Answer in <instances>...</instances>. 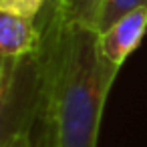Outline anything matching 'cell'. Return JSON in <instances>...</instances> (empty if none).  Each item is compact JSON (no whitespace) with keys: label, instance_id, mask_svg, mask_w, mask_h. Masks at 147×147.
<instances>
[{"label":"cell","instance_id":"obj_8","mask_svg":"<svg viewBox=\"0 0 147 147\" xmlns=\"http://www.w3.org/2000/svg\"><path fill=\"white\" fill-rule=\"evenodd\" d=\"M47 0H0V12H10L26 18H38Z\"/></svg>","mask_w":147,"mask_h":147},{"label":"cell","instance_id":"obj_9","mask_svg":"<svg viewBox=\"0 0 147 147\" xmlns=\"http://www.w3.org/2000/svg\"><path fill=\"white\" fill-rule=\"evenodd\" d=\"M0 147H36V145L32 143L30 131H24V133H14V135L2 139Z\"/></svg>","mask_w":147,"mask_h":147},{"label":"cell","instance_id":"obj_3","mask_svg":"<svg viewBox=\"0 0 147 147\" xmlns=\"http://www.w3.org/2000/svg\"><path fill=\"white\" fill-rule=\"evenodd\" d=\"M147 32V8H137L121 16L111 28L99 32L103 55L117 67H121L127 57L141 45Z\"/></svg>","mask_w":147,"mask_h":147},{"label":"cell","instance_id":"obj_5","mask_svg":"<svg viewBox=\"0 0 147 147\" xmlns=\"http://www.w3.org/2000/svg\"><path fill=\"white\" fill-rule=\"evenodd\" d=\"M101 4H103V0H65L63 22L65 24H85V26L95 28Z\"/></svg>","mask_w":147,"mask_h":147},{"label":"cell","instance_id":"obj_4","mask_svg":"<svg viewBox=\"0 0 147 147\" xmlns=\"http://www.w3.org/2000/svg\"><path fill=\"white\" fill-rule=\"evenodd\" d=\"M40 53L42 36L34 18L0 12V55L20 59Z\"/></svg>","mask_w":147,"mask_h":147},{"label":"cell","instance_id":"obj_10","mask_svg":"<svg viewBox=\"0 0 147 147\" xmlns=\"http://www.w3.org/2000/svg\"><path fill=\"white\" fill-rule=\"evenodd\" d=\"M36 147H47V143H45V139H42V137L38 139V143H36Z\"/></svg>","mask_w":147,"mask_h":147},{"label":"cell","instance_id":"obj_7","mask_svg":"<svg viewBox=\"0 0 147 147\" xmlns=\"http://www.w3.org/2000/svg\"><path fill=\"white\" fill-rule=\"evenodd\" d=\"M63 6H65V0H47L42 12L36 18V26L40 30L42 40L51 38L65 24L63 22Z\"/></svg>","mask_w":147,"mask_h":147},{"label":"cell","instance_id":"obj_6","mask_svg":"<svg viewBox=\"0 0 147 147\" xmlns=\"http://www.w3.org/2000/svg\"><path fill=\"white\" fill-rule=\"evenodd\" d=\"M137 8H147V0H103L95 28L99 32H105L121 16H125V14H129Z\"/></svg>","mask_w":147,"mask_h":147},{"label":"cell","instance_id":"obj_1","mask_svg":"<svg viewBox=\"0 0 147 147\" xmlns=\"http://www.w3.org/2000/svg\"><path fill=\"white\" fill-rule=\"evenodd\" d=\"M40 61L47 147H97L107 95L121 69L103 55L99 30L63 24L42 40Z\"/></svg>","mask_w":147,"mask_h":147},{"label":"cell","instance_id":"obj_2","mask_svg":"<svg viewBox=\"0 0 147 147\" xmlns=\"http://www.w3.org/2000/svg\"><path fill=\"white\" fill-rule=\"evenodd\" d=\"M2 139L30 131L36 105H42V61L40 55L2 57L0 75Z\"/></svg>","mask_w":147,"mask_h":147}]
</instances>
